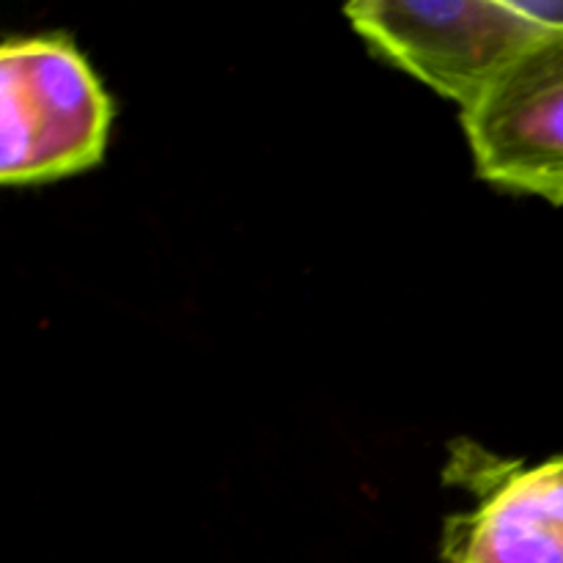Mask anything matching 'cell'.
I'll list each match as a JSON object with an SVG mask.
<instances>
[{"label": "cell", "mask_w": 563, "mask_h": 563, "mask_svg": "<svg viewBox=\"0 0 563 563\" xmlns=\"http://www.w3.org/2000/svg\"><path fill=\"white\" fill-rule=\"evenodd\" d=\"M113 102L80 49L60 36L0 49V181L42 185L82 174L108 148Z\"/></svg>", "instance_id": "obj_1"}, {"label": "cell", "mask_w": 563, "mask_h": 563, "mask_svg": "<svg viewBox=\"0 0 563 563\" xmlns=\"http://www.w3.org/2000/svg\"><path fill=\"white\" fill-rule=\"evenodd\" d=\"M344 16L372 53L462 110L548 36L517 0H361Z\"/></svg>", "instance_id": "obj_2"}, {"label": "cell", "mask_w": 563, "mask_h": 563, "mask_svg": "<svg viewBox=\"0 0 563 563\" xmlns=\"http://www.w3.org/2000/svg\"><path fill=\"white\" fill-rule=\"evenodd\" d=\"M462 126L484 181L563 207V33L528 47Z\"/></svg>", "instance_id": "obj_3"}, {"label": "cell", "mask_w": 563, "mask_h": 563, "mask_svg": "<svg viewBox=\"0 0 563 563\" xmlns=\"http://www.w3.org/2000/svg\"><path fill=\"white\" fill-rule=\"evenodd\" d=\"M449 563H563V456L504 478L451 522Z\"/></svg>", "instance_id": "obj_4"}]
</instances>
